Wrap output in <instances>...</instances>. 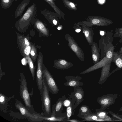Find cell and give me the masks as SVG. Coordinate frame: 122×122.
<instances>
[{"mask_svg": "<svg viewBox=\"0 0 122 122\" xmlns=\"http://www.w3.org/2000/svg\"><path fill=\"white\" fill-rule=\"evenodd\" d=\"M119 111H122V107L119 110Z\"/></svg>", "mask_w": 122, "mask_h": 122, "instance_id": "obj_44", "label": "cell"}, {"mask_svg": "<svg viewBox=\"0 0 122 122\" xmlns=\"http://www.w3.org/2000/svg\"><path fill=\"white\" fill-rule=\"evenodd\" d=\"M25 43L26 46H31V44L30 43L27 39L25 38H24Z\"/></svg>", "mask_w": 122, "mask_h": 122, "instance_id": "obj_38", "label": "cell"}, {"mask_svg": "<svg viewBox=\"0 0 122 122\" xmlns=\"http://www.w3.org/2000/svg\"><path fill=\"white\" fill-rule=\"evenodd\" d=\"M42 69L43 78L49 92L54 95L58 93L59 89L53 76L44 66Z\"/></svg>", "mask_w": 122, "mask_h": 122, "instance_id": "obj_5", "label": "cell"}, {"mask_svg": "<svg viewBox=\"0 0 122 122\" xmlns=\"http://www.w3.org/2000/svg\"><path fill=\"white\" fill-rule=\"evenodd\" d=\"M30 56L34 62L36 61L37 57L36 49L33 45H31V49L30 52Z\"/></svg>", "mask_w": 122, "mask_h": 122, "instance_id": "obj_32", "label": "cell"}, {"mask_svg": "<svg viewBox=\"0 0 122 122\" xmlns=\"http://www.w3.org/2000/svg\"><path fill=\"white\" fill-rule=\"evenodd\" d=\"M113 22L107 18L100 17L96 18L92 20L91 22L86 23V25L91 27L94 25L98 26H107L112 24Z\"/></svg>", "mask_w": 122, "mask_h": 122, "instance_id": "obj_14", "label": "cell"}, {"mask_svg": "<svg viewBox=\"0 0 122 122\" xmlns=\"http://www.w3.org/2000/svg\"><path fill=\"white\" fill-rule=\"evenodd\" d=\"M18 40L19 46L23 55L25 57L28 56L30 52L31 45L29 46H26L25 43L24 38L22 36H19Z\"/></svg>", "mask_w": 122, "mask_h": 122, "instance_id": "obj_22", "label": "cell"}, {"mask_svg": "<svg viewBox=\"0 0 122 122\" xmlns=\"http://www.w3.org/2000/svg\"><path fill=\"white\" fill-rule=\"evenodd\" d=\"M73 66V65L71 62L63 59L55 60L54 61L53 67L58 69L63 70L68 69Z\"/></svg>", "mask_w": 122, "mask_h": 122, "instance_id": "obj_17", "label": "cell"}, {"mask_svg": "<svg viewBox=\"0 0 122 122\" xmlns=\"http://www.w3.org/2000/svg\"><path fill=\"white\" fill-rule=\"evenodd\" d=\"M117 52L119 54L122 55V45L119 51H117Z\"/></svg>", "mask_w": 122, "mask_h": 122, "instance_id": "obj_39", "label": "cell"}, {"mask_svg": "<svg viewBox=\"0 0 122 122\" xmlns=\"http://www.w3.org/2000/svg\"><path fill=\"white\" fill-rule=\"evenodd\" d=\"M112 60L102 67L101 71V75L98 81V84H102L107 80L110 73V70Z\"/></svg>", "mask_w": 122, "mask_h": 122, "instance_id": "obj_16", "label": "cell"}, {"mask_svg": "<svg viewBox=\"0 0 122 122\" xmlns=\"http://www.w3.org/2000/svg\"><path fill=\"white\" fill-rule=\"evenodd\" d=\"M35 25L36 28L44 35L48 36L49 31L43 23L38 19L35 20Z\"/></svg>", "mask_w": 122, "mask_h": 122, "instance_id": "obj_25", "label": "cell"}, {"mask_svg": "<svg viewBox=\"0 0 122 122\" xmlns=\"http://www.w3.org/2000/svg\"><path fill=\"white\" fill-rule=\"evenodd\" d=\"M28 63L29 69L33 81L35 80V68L33 61L29 55L27 56Z\"/></svg>", "mask_w": 122, "mask_h": 122, "instance_id": "obj_28", "label": "cell"}, {"mask_svg": "<svg viewBox=\"0 0 122 122\" xmlns=\"http://www.w3.org/2000/svg\"><path fill=\"white\" fill-rule=\"evenodd\" d=\"M57 28L58 30H61V29L62 28L61 27H60V26H59Z\"/></svg>", "mask_w": 122, "mask_h": 122, "instance_id": "obj_43", "label": "cell"}, {"mask_svg": "<svg viewBox=\"0 0 122 122\" xmlns=\"http://www.w3.org/2000/svg\"><path fill=\"white\" fill-rule=\"evenodd\" d=\"M32 114L35 116L42 119V122H64L66 118V116L56 117L51 116L48 117L42 116L40 113H33Z\"/></svg>", "mask_w": 122, "mask_h": 122, "instance_id": "obj_19", "label": "cell"}, {"mask_svg": "<svg viewBox=\"0 0 122 122\" xmlns=\"http://www.w3.org/2000/svg\"><path fill=\"white\" fill-rule=\"evenodd\" d=\"M99 2L100 3L102 4L105 1V0H99Z\"/></svg>", "mask_w": 122, "mask_h": 122, "instance_id": "obj_42", "label": "cell"}, {"mask_svg": "<svg viewBox=\"0 0 122 122\" xmlns=\"http://www.w3.org/2000/svg\"><path fill=\"white\" fill-rule=\"evenodd\" d=\"M85 121H104V120L99 118L95 114L93 113L83 118Z\"/></svg>", "mask_w": 122, "mask_h": 122, "instance_id": "obj_27", "label": "cell"}, {"mask_svg": "<svg viewBox=\"0 0 122 122\" xmlns=\"http://www.w3.org/2000/svg\"><path fill=\"white\" fill-rule=\"evenodd\" d=\"M92 53V57L94 64L99 62L100 61V49L98 46L97 43L95 42H93L91 46Z\"/></svg>", "mask_w": 122, "mask_h": 122, "instance_id": "obj_20", "label": "cell"}, {"mask_svg": "<svg viewBox=\"0 0 122 122\" xmlns=\"http://www.w3.org/2000/svg\"><path fill=\"white\" fill-rule=\"evenodd\" d=\"M118 96L117 94H108L98 97L97 101L101 106L100 109L102 110H105L115 102L116 99Z\"/></svg>", "mask_w": 122, "mask_h": 122, "instance_id": "obj_9", "label": "cell"}, {"mask_svg": "<svg viewBox=\"0 0 122 122\" xmlns=\"http://www.w3.org/2000/svg\"><path fill=\"white\" fill-rule=\"evenodd\" d=\"M36 13V6L34 3L28 7L23 15L17 21L16 25L20 27L27 26L34 20Z\"/></svg>", "mask_w": 122, "mask_h": 122, "instance_id": "obj_4", "label": "cell"}, {"mask_svg": "<svg viewBox=\"0 0 122 122\" xmlns=\"http://www.w3.org/2000/svg\"><path fill=\"white\" fill-rule=\"evenodd\" d=\"M85 121L84 120H79L75 119H70L69 120H67L66 122H83Z\"/></svg>", "mask_w": 122, "mask_h": 122, "instance_id": "obj_37", "label": "cell"}, {"mask_svg": "<svg viewBox=\"0 0 122 122\" xmlns=\"http://www.w3.org/2000/svg\"><path fill=\"white\" fill-rule=\"evenodd\" d=\"M92 113H93L88 106L86 105H83L80 107L77 116L83 119L87 116Z\"/></svg>", "mask_w": 122, "mask_h": 122, "instance_id": "obj_23", "label": "cell"}, {"mask_svg": "<svg viewBox=\"0 0 122 122\" xmlns=\"http://www.w3.org/2000/svg\"><path fill=\"white\" fill-rule=\"evenodd\" d=\"M74 112L73 110V106L71 103L69 106L66 107V118L64 120V122H66L67 120L70 119L71 117L73 114V113Z\"/></svg>", "mask_w": 122, "mask_h": 122, "instance_id": "obj_30", "label": "cell"}, {"mask_svg": "<svg viewBox=\"0 0 122 122\" xmlns=\"http://www.w3.org/2000/svg\"><path fill=\"white\" fill-rule=\"evenodd\" d=\"M95 114L100 118L104 120L105 121H115L114 119H113L108 116V112L106 110H102L99 109H96Z\"/></svg>", "mask_w": 122, "mask_h": 122, "instance_id": "obj_26", "label": "cell"}, {"mask_svg": "<svg viewBox=\"0 0 122 122\" xmlns=\"http://www.w3.org/2000/svg\"><path fill=\"white\" fill-rule=\"evenodd\" d=\"M112 62L116 65V68L110 73L109 76L115 72L122 69V55L119 54L117 52L114 51L112 57Z\"/></svg>", "mask_w": 122, "mask_h": 122, "instance_id": "obj_18", "label": "cell"}, {"mask_svg": "<svg viewBox=\"0 0 122 122\" xmlns=\"http://www.w3.org/2000/svg\"><path fill=\"white\" fill-rule=\"evenodd\" d=\"M53 24L55 25H57V21L55 19L53 21Z\"/></svg>", "mask_w": 122, "mask_h": 122, "instance_id": "obj_40", "label": "cell"}, {"mask_svg": "<svg viewBox=\"0 0 122 122\" xmlns=\"http://www.w3.org/2000/svg\"><path fill=\"white\" fill-rule=\"evenodd\" d=\"M112 60V58L109 59L105 57L98 62L95 64L88 68L80 73V74H84L89 73L95 70L102 67L103 66Z\"/></svg>", "mask_w": 122, "mask_h": 122, "instance_id": "obj_13", "label": "cell"}, {"mask_svg": "<svg viewBox=\"0 0 122 122\" xmlns=\"http://www.w3.org/2000/svg\"><path fill=\"white\" fill-rule=\"evenodd\" d=\"M113 31L112 30L107 31L99 40V47L101 50L100 60L105 57L109 59L112 58L115 47L112 43L114 38Z\"/></svg>", "mask_w": 122, "mask_h": 122, "instance_id": "obj_1", "label": "cell"}, {"mask_svg": "<svg viewBox=\"0 0 122 122\" xmlns=\"http://www.w3.org/2000/svg\"><path fill=\"white\" fill-rule=\"evenodd\" d=\"M73 28L75 29V32L77 33L80 32L82 30V28L79 25H77V26L74 27Z\"/></svg>", "mask_w": 122, "mask_h": 122, "instance_id": "obj_36", "label": "cell"}, {"mask_svg": "<svg viewBox=\"0 0 122 122\" xmlns=\"http://www.w3.org/2000/svg\"><path fill=\"white\" fill-rule=\"evenodd\" d=\"M63 103L64 106L67 107L71 105V102L69 99H68L66 97L63 101Z\"/></svg>", "mask_w": 122, "mask_h": 122, "instance_id": "obj_34", "label": "cell"}, {"mask_svg": "<svg viewBox=\"0 0 122 122\" xmlns=\"http://www.w3.org/2000/svg\"><path fill=\"white\" fill-rule=\"evenodd\" d=\"M65 78L66 81L63 85L66 86L74 88L82 86L84 84L83 82L80 81L82 78L79 76H73L70 75L66 76Z\"/></svg>", "mask_w": 122, "mask_h": 122, "instance_id": "obj_12", "label": "cell"}, {"mask_svg": "<svg viewBox=\"0 0 122 122\" xmlns=\"http://www.w3.org/2000/svg\"><path fill=\"white\" fill-rule=\"evenodd\" d=\"M65 37L71 50L75 53L80 60L82 62L84 61L85 58L84 52L73 38L68 33L66 34Z\"/></svg>", "mask_w": 122, "mask_h": 122, "instance_id": "obj_7", "label": "cell"}, {"mask_svg": "<svg viewBox=\"0 0 122 122\" xmlns=\"http://www.w3.org/2000/svg\"><path fill=\"white\" fill-rule=\"evenodd\" d=\"M21 61L23 65L26 66L28 62L27 56L25 57L24 58H23L21 60Z\"/></svg>", "mask_w": 122, "mask_h": 122, "instance_id": "obj_35", "label": "cell"}, {"mask_svg": "<svg viewBox=\"0 0 122 122\" xmlns=\"http://www.w3.org/2000/svg\"><path fill=\"white\" fill-rule=\"evenodd\" d=\"M113 37L120 38L118 42L122 43V27L116 28Z\"/></svg>", "mask_w": 122, "mask_h": 122, "instance_id": "obj_29", "label": "cell"}, {"mask_svg": "<svg viewBox=\"0 0 122 122\" xmlns=\"http://www.w3.org/2000/svg\"><path fill=\"white\" fill-rule=\"evenodd\" d=\"M14 0H1L0 3L2 8L6 9L9 8L12 4Z\"/></svg>", "mask_w": 122, "mask_h": 122, "instance_id": "obj_31", "label": "cell"}, {"mask_svg": "<svg viewBox=\"0 0 122 122\" xmlns=\"http://www.w3.org/2000/svg\"><path fill=\"white\" fill-rule=\"evenodd\" d=\"M15 105L23 116L25 117L29 121L32 122H42V119L34 116L31 113L20 101L15 100Z\"/></svg>", "mask_w": 122, "mask_h": 122, "instance_id": "obj_8", "label": "cell"}, {"mask_svg": "<svg viewBox=\"0 0 122 122\" xmlns=\"http://www.w3.org/2000/svg\"><path fill=\"white\" fill-rule=\"evenodd\" d=\"M30 1V0H23L18 6L15 13L16 18L21 15L25 8L29 4Z\"/></svg>", "mask_w": 122, "mask_h": 122, "instance_id": "obj_24", "label": "cell"}, {"mask_svg": "<svg viewBox=\"0 0 122 122\" xmlns=\"http://www.w3.org/2000/svg\"><path fill=\"white\" fill-rule=\"evenodd\" d=\"M66 97L64 95L61 97H59L57 99L56 103L53 104L52 108L51 116L56 117L66 116V113H62V111L64 106L63 101Z\"/></svg>", "mask_w": 122, "mask_h": 122, "instance_id": "obj_11", "label": "cell"}, {"mask_svg": "<svg viewBox=\"0 0 122 122\" xmlns=\"http://www.w3.org/2000/svg\"><path fill=\"white\" fill-rule=\"evenodd\" d=\"M81 25L82 32L89 45L91 46L93 42L94 31L92 28L87 25Z\"/></svg>", "mask_w": 122, "mask_h": 122, "instance_id": "obj_15", "label": "cell"}, {"mask_svg": "<svg viewBox=\"0 0 122 122\" xmlns=\"http://www.w3.org/2000/svg\"><path fill=\"white\" fill-rule=\"evenodd\" d=\"M49 92L43 78L42 91L40 94L42 102L41 107L43 111L41 115L48 117H51L52 114L51 109V100Z\"/></svg>", "mask_w": 122, "mask_h": 122, "instance_id": "obj_3", "label": "cell"}, {"mask_svg": "<svg viewBox=\"0 0 122 122\" xmlns=\"http://www.w3.org/2000/svg\"><path fill=\"white\" fill-rule=\"evenodd\" d=\"M108 113L110 114L112 117L118 120L119 121H122V118L119 116V115L116 114L110 111H108Z\"/></svg>", "mask_w": 122, "mask_h": 122, "instance_id": "obj_33", "label": "cell"}, {"mask_svg": "<svg viewBox=\"0 0 122 122\" xmlns=\"http://www.w3.org/2000/svg\"><path fill=\"white\" fill-rule=\"evenodd\" d=\"M37 62V69L36 73V83L40 94L42 91L43 81V56L41 52L39 53Z\"/></svg>", "mask_w": 122, "mask_h": 122, "instance_id": "obj_10", "label": "cell"}, {"mask_svg": "<svg viewBox=\"0 0 122 122\" xmlns=\"http://www.w3.org/2000/svg\"><path fill=\"white\" fill-rule=\"evenodd\" d=\"M15 96V95H13L10 97H8L0 92V109L1 111L4 113L6 112V109L8 106L9 102Z\"/></svg>", "mask_w": 122, "mask_h": 122, "instance_id": "obj_21", "label": "cell"}, {"mask_svg": "<svg viewBox=\"0 0 122 122\" xmlns=\"http://www.w3.org/2000/svg\"><path fill=\"white\" fill-rule=\"evenodd\" d=\"M70 5L72 7H75V5L72 2H70Z\"/></svg>", "mask_w": 122, "mask_h": 122, "instance_id": "obj_41", "label": "cell"}, {"mask_svg": "<svg viewBox=\"0 0 122 122\" xmlns=\"http://www.w3.org/2000/svg\"><path fill=\"white\" fill-rule=\"evenodd\" d=\"M20 78L19 79L20 82L19 91L21 97L26 107L31 113H37L35 111L31 103L30 95L29 92L27 82L25 76L22 73H20Z\"/></svg>", "mask_w": 122, "mask_h": 122, "instance_id": "obj_2", "label": "cell"}, {"mask_svg": "<svg viewBox=\"0 0 122 122\" xmlns=\"http://www.w3.org/2000/svg\"><path fill=\"white\" fill-rule=\"evenodd\" d=\"M85 92L82 87L74 88L73 92L69 95V99L72 104L74 112L78 106L84 100Z\"/></svg>", "mask_w": 122, "mask_h": 122, "instance_id": "obj_6", "label": "cell"}, {"mask_svg": "<svg viewBox=\"0 0 122 122\" xmlns=\"http://www.w3.org/2000/svg\"><path fill=\"white\" fill-rule=\"evenodd\" d=\"M119 116L121 117L122 118V115H119Z\"/></svg>", "mask_w": 122, "mask_h": 122, "instance_id": "obj_45", "label": "cell"}]
</instances>
